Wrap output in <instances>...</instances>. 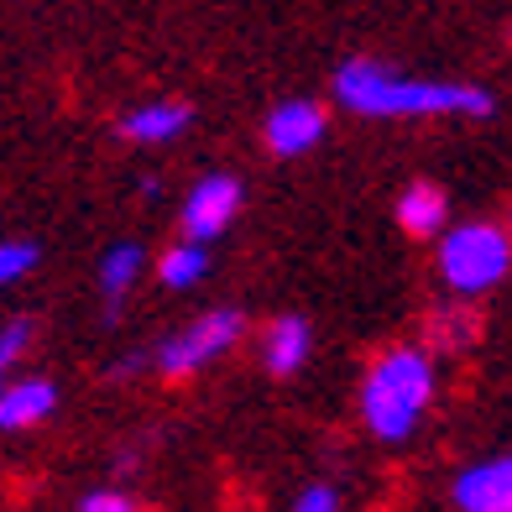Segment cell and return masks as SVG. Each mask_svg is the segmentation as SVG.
Listing matches in <instances>:
<instances>
[{"label":"cell","mask_w":512,"mask_h":512,"mask_svg":"<svg viewBox=\"0 0 512 512\" xmlns=\"http://www.w3.org/2000/svg\"><path fill=\"white\" fill-rule=\"evenodd\" d=\"M335 100L361 121H486L497 95L465 79H418L382 58H345L335 68Z\"/></svg>","instance_id":"1"},{"label":"cell","mask_w":512,"mask_h":512,"mask_svg":"<svg viewBox=\"0 0 512 512\" xmlns=\"http://www.w3.org/2000/svg\"><path fill=\"white\" fill-rule=\"evenodd\" d=\"M439 398V361L424 345H387L361 377V424L382 445H408L418 424L434 413Z\"/></svg>","instance_id":"2"},{"label":"cell","mask_w":512,"mask_h":512,"mask_svg":"<svg viewBox=\"0 0 512 512\" xmlns=\"http://www.w3.org/2000/svg\"><path fill=\"white\" fill-rule=\"evenodd\" d=\"M434 267L460 304H476L512 272V236L497 220H450V230L434 241Z\"/></svg>","instance_id":"3"},{"label":"cell","mask_w":512,"mask_h":512,"mask_svg":"<svg viewBox=\"0 0 512 512\" xmlns=\"http://www.w3.org/2000/svg\"><path fill=\"white\" fill-rule=\"evenodd\" d=\"M246 340V309H204L199 319H189L183 330H173L168 340L147 356V366L168 382H189L204 366H215L225 351H236Z\"/></svg>","instance_id":"4"},{"label":"cell","mask_w":512,"mask_h":512,"mask_svg":"<svg viewBox=\"0 0 512 512\" xmlns=\"http://www.w3.org/2000/svg\"><path fill=\"white\" fill-rule=\"evenodd\" d=\"M241 204H246V183L236 173H204L189 194H183L178 204V236L183 241H194V246H209V241H220L230 225H236L241 215Z\"/></svg>","instance_id":"5"},{"label":"cell","mask_w":512,"mask_h":512,"mask_svg":"<svg viewBox=\"0 0 512 512\" xmlns=\"http://www.w3.org/2000/svg\"><path fill=\"white\" fill-rule=\"evenodd\" d=\"M324 136H330V110H324L319 100H277L267 110V121H262V142L272 157H309Z\"/></svg>","instance_id":"6"},{"label":"cell","mask_w":512,"mask_h":512,"mask_svg":"<svg viewBox=\"0 0 512 512\" xmlns=\"http://www.w3.org/2000/svg\"><path fill=\"white\" fill-rule=\"evenodd\" d=\"M450 502L460 512H512V455L471 460L450 486Z\"/></svg>","instance_id":"7"},{"label":"cell","mask_w":512,"mask_h":512,"mask_svg":"<svg viewBox=\"0 0 512 512\" xmlns=\"http://www.w3.org/2000/svg\"><path fill=\"white\" fill-rule=\"evenodd\" d=\"M147 272V246L142 241H110L100 267H95V288H100V304H105V319L115 324L126 309V298L136 293V283H142Z\"/></svg>","instance_id":"8"},{"label":"cell","mask_w":512,"mask_h":512,"mask_svg":"<svg viewBox=\"0 0 512 512\" xmlns=\"http://www.w3.org/2000/svg\"><path fill=\"white\" fill-rule=\"evenodd\" d=\"M314 356V324L304 314H272L262 330V366L272 377H298Z\"/></svg>","instance_id":"9"},{"label":"cell","mask_w":512,"mask_h":512,"mask_svg":"<svg viewBox=\"0 0 512 512\" xmlns=\"http://www.w3.org/2000/svg\"><path fill=\"white\" fill-rule=\"evenodd\" d=\"M58 413V382L48 377H11L0 387V434L37 429Z\"/></svg>","instance_id":"10"},{"label":"cell","mask_w":512,"mask_h":512,"mask_svg":"<svg viewBox=\"0 0 512 512\" xmlns=\"http://www.w3.org/2000/svg\"><path fill=\"white\" fill-rule=\"evenodd\" d=\"M392 215H398V225L413 241H439L450 230V194L434 178H413L398 194V204H392Z\"/></svg>","instance_id":"11"},{"label":"cell","mask_w":512,"mask_h":512,"mask_svg":"<svg viewBox=\"0 0 512 512\" xmlns=\"http://www.w3.org/2000/svg\"><path fill=\"white\" fill-rule=\"evenodd\" d=\"M115 126H121V136L136 142V147H162V142H178V136L194 126V110L183 100H142V105H131Z\"/></svg>","instance_id":"12"},{"label":"cell","mask_w":512,"mask_h":512,"mask_svg":"<svg viewBox=\"0 0 512 512\" xmlns=\"http://www.w3.org/2000/svg\"><path fill=\"white\" fill-rule=\"evenodd\" d=\"M209 267H215V256H209V246H194V241H173L168 251L157 256V283L168 288V293H194L204 277H209Z\"/></svg>","instance_id":"13"},{"label":"cell","mask_w":512,"mask_h":512,"mask_svg":"<svg viewBox=\"0 0 512 512\" xmlns=\"http://www.w3.org/2000/svg\"><path fill=\"white\" fill-rule=\"evenodd\" d=\"M424 335H429V345H424L429 356H460V351H471V345H476L481 319H476V309L450 304V309H434V319H429Z\"/></svg>","instance_id":"14"},{"label":"cell","mask_w":512,"mask_h":512,"mask_svg":"<svg viewBox=\"0 0 512 512\" xmlns=\"http://www.w3.org/2000/svg\"><path fill=\"white\" fill-rule=\"evenodd\" d=\"M32 335H37L32 319H6L0 324V387L11 382V366L32 351Z\"/></svg>","instance_id":"15"},{"label":"cell","mask_w":512,"mask_h":512,"mask_svg":"<svg viewBox=\"0 0 512 512\" xmlns=\"http://www.w3.org/2000/svg\"><path fill=\"white\" fill-rule=\"evenodd\" d=\"M37 256H42L37 241H0V288L21 283V277L37 267Z\"/></svg>","instance_id":"16"},{"label":"cell","mask_w":512,"mask_h":512,"mask_svg":"<svg viewBox=\"0 0 512 512\" xmlns=\"http://www.w3.org/2000/svg\"><path fill=\"white\" fill-rule=\"evenodd\" d=\"M288 512H345V497H340V486H335V481H309L304 492L293 497Z\"/></svg>","instance_id":"17"},{"label":"cell","mask_w":512,"mask_h":512,"mask_svg":"<svg viewBox=\"0 0 512 512\" xmlns=\"http://www.w3.org/2000/svg\"><path fill=\"white\" fill-rule=\"evenodd\" d=\"M74 512H142L131 492H115V486H100V492H84Z\"/></svg>","instance_id":"18"},{"label":"cell","mask_w":512,"mask_h":512,"mask_svg":"<svg viewBox=\"0 0 512 512\" xmlns=\"http://www.w3.org/2000/svg\"><path fill=\"white\" fill-rule=\"evenodd\" d=\"M507 236H512V225H507Z\"/></svg>","instance_id":"19"}]
</instances>
